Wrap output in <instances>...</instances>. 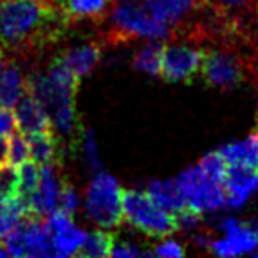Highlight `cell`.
<instances>
[{"instance_id":"obj_21","label":"cell","mask_w":258,"mask_h":258,"mask_svg":"<svg viewBox=\"0 0 258 258\" xmlns=\"http://www.w3.org/2000/svg\"><path fill=\"white\" fill-rule=\"evenodd\" d=\"M161 51H163V44L156 43V39H152V43L144 44L133 57L135 69L142 73H147V75H151V76H159V69H161Z\"/></svg>"},{"instance_id":"obj_27","label":"cell","mask_w":258,"mask_h":258,"mask_svg":"<svg viewBox=\"0 0 258 258\" xmlns=\"http://www.w3.org/2000/svg\"><path fill=\"white\" fill-rule=\"evenodd\" d=\"M83 156H85L87 163H89L90 168L99 170L101 168V161H99V152H97L96 142H94V137L90 131H87L83 135Z\"/></svg>"},{"instance_id":"obj_17","label":"cell","mask_w":258,"mask_h":258,"mask_svg":"<svg viewBox=\"0 0 258 258\" xmlns=\"http://www.w3.org/2000/svg\"><path fill=\"white\" fill-rule=\"evenodd\" d=\"M226 165H239L258 168V133H253L246 140L232 142L219 149Z\"/></svg>"},{"instance_id":"obj_28","label":"cell","mask_w":258,"mask_h":258,"mask_svg":"<svg viewBox=\"0 0 258 258\" xmlns=\"http://www.w3.org/2000/svg\"><path fill=\"white\" fill-rule=\"evenodd\" d=\"M140 254H152V253L138 249V247L131 246L127 242H115L113 247H111L110 256H140Z\"/></svg>"},{"instance_id":"obj_29","label":"cell","mask_w":258,"mask_h":258,"mask_svg":"<svg viewBox=\"0 0 258 258\" xmlns=\"http://www.w3.org/2000/svg\"><path fill=\"white\" fill-rule=\"evenodd\" d=\"M152 254H161V256H182L184 254V247L180 246L175 240H166V242L159 244Z\"/></svg>"},{"instance_id":"obj_23","label":"cell","mask_w":258,"mask_h":258,"mask_svg":"<svg viewBox=\"0 0 258 258\" xmlns=\"http://www.w3.org/2000/svg\"><path fill=\"white\" fill-rule=\"evenodd\" d=\"M0 197L4 204L18 200V170L9 163L0 165Z\"/></svg>"},{"instance_id":"obj_20","label":"cell","mask_w":258,"mask_h":258,"mask_svg":"<svg viewBox=\"0 0 258 258\" xmlns=\"http://www.w3.org/2000/svg\"><path fill=\"white\" fill-rule=\"evenodd\" d=\"M39 166L29 159L18 166V200L23 207V212H29V200L34 195L39 182Z\"/></svg>"},{"instance_id":"obj_26","label":"cell","mask_w":258,"mask_h":258,"mask_svg":"<svg viewBox=\"0 0 258 258\" xmlns=\"http://www.w3.org/2000/svg\"><path fill=\"white\" fill-rule=\"evenodd\" d=\"M80 205V198L76 189L73 187V184H69L68 179L62 180L60 186V193H58V204H57V211L64 212L68 216H75V212L78 211Z\"/></svg>"},{"instance_id":"obj_18","label":"cell","mask_w":258,"mask_h":258,"mask_svg":"<svg viewBox=\"0 0 258 258\" xmlns=\"http://www.w3.org/2000/svg\"><path fill=\"white\" fill-rule=\"evenodd\" d=\"M147 193L156 204L170 212H177L186 205L175 180H152L147 186Z\"/></svg>"},{"instance_id":"obj_9","label":"cell","mask_w":258,"mask_h":258,"mask_svg":"<svg viewBox=\"0 0 258 258\" xmlns=\"http://www.w3.org/2000/svg\"><path fill=\"white\" fill-rule=\"evenodd\" d=\"M57 165H46L41 166L39 172V182L34 191V195L29 200V212L27 214L39 216V218H48L51 212L57 211L58 204V193L64 177L57 170Z\"/></svg>"},{"instance_id":"obj_8","label":"cell","mask_w":258,"mask_h":258,"mask_svg":"<svg viewBox=\"0 0 258 258\" xmlns=\"http://www.w3.org/2000/svg\"><path fill=\"white\" fill-rule=\"evenodd\" d=\"M46 230L50 235L51 256L76 254L85 239V233L73 223V216H68L60 211L51 212L46 218Z\"/></svg>"},{"instance_id":"obj_4","label":"cell","mask_w":258,"mask_h":258,"mask_svg":"<svg viewBox=\"0 0 258 258\" xmlns=\"http://www.w3.org/2000/svg\"><path fill=\"white\" fill-rule=\"evenodd\" d=\"M85 212L101 228H118L124 221L120 184L108 173H97L87 187Z\"/></svg>"},{"instance_id":"obj_25","label":"cell","mask_w":258,"mask_h":258,"mask_svg":"<svg viewBox=\"0 0 258 258\" xmlns=\"http://www.w3.org/2000/svg\"><path fill=\"white\" fill-rule=\"evenodd\" d=\"M198 166H200L211 179H214L223 184V177H225V172H226V168H228V165H226L225 158H223L219 151L205 154L204 158L200 159Z\"/></svg>"},{"instance_id":"obj_30","label":"cell","mask_w":258,"mask_h":258,"mask_svg":"<svg viewBox=\"0 0 258 258\" xmlns=\"http://www.w3.org/2000/svg\"><path fill=\"white\" fill-rule=\"evenodd\" d=\"M6 163V137H0V165Z\"/></svg>"},{"instance_id":"obj_3","label":"cell","mask_w":258,"mask_h":258,"mask_svg":"<svg viewBox=\"0 0 258 258\" xmlns=\"http://www.w3.org/2000/svg\"><path fill=\"white\" fill-rule=\"evenodd\" d=\"M122 218L129 226L152 239H163L177 232L173 212L156 204L147 191L122 189Z\"/></svg>"},{"instance_id":"obj_12","label":"cell","mask_w":258,"mask_h":258,"mask_svg":"<svg viewBox=\"0 0 258 258\" xmlns=\"http://www.w3.org/2000/svg\"><path fill=\"white\" fill-rule=\"evenodd\" d=\"M204 0H144V6L156 20L173 29V36L200 9Z\"/></svg>"},{"instance_id":"obj_24","label":"cell","mask_w":258,"mask_h":258,"mask_svg":"<svg viewBox=\"0 0 258 258\" xmlns=\"http://www.w3.org/2000/svg\"><path fill=\"white\" fill-rule=\"evenodd\" d=\"M242 34L247 46H249L251 58H253V68H254L253 80L258 83V9L251 16H247V20L244 22Z\"/></svg>"},{"instance_id":"obj_14","label":"cell","mask_w":258,"mask_h":258,"mask_svg":"<svg viewBox=\"0 0 258 258\" xmlns=\"http://www.w3.org/2000/svg\"><path fill=\"white\" fill-rule=\"evenodd\" d=\"M55 2L60 6L73 25L90 22L96 27L108 15L113 0H55Z\"/></svg>"},{"instance_id":"obj_22","label":"cell","mask_w":258,"mask_h":258,"mask_svg":"<svg viewBox=\"0 0 258 258\" xmlns=\"http://www.w3.org/2000/svg\"><path fill=\"white\" fill-rule=\"evenodd\" d=\"M30 159V149L27 137L15 129L11 135L6 137V163L13 166H20Z\"/></svg>"},{"instance_id":"obj_5","label":"cell","mask_w":258,"mask_h":258,"mask_svg":"<svg viewBox=\"0 0 258 258\" xmlns=\"http://www.w3.org/2000/svg\"><path fill=\"white\" fill-rule=\"evenodd\" d=\"M204 51V44L197 41L173 37L168 44H163L159 76L172 83H191L200 75Z\"/></svg>"},{"instance_id":"obj_32","label":"cell","mask_w":258,"mask_h":258,"mask_svg":"<svg viewBox=\"0 0 258 258\" xmlns=\"http://www.w3.org/2000/svg\"><path fill=\"white\" fill-rule=\"evenodd\" d=\"M6 64H8V58H6V57H4V55L0 53V75H2V71H4Z\"/></svg>"},{"instance_id":"obj_19","label":"cell","mask_w":258,"mask_h":258,"mask_svg":"<svg viewBox=\"0 0 258 258\" xmlns=\"http://www.w3.org/2000/svg\"><path fill=\"white\" fill-rule=\"evenodd\" d=\"M115 244V235L110 230H94L85 235L82 246L78 247L76 254L80 256H110L111 247Z\"/></svg>"},{"instance_id":"obj_15","label":"cell","mask_w":258,"mask_h":258,"mask_svg":"<svg viewBox=\"0 0 258 258\" xmlns=\"http://www.w3.org/2000/svg\"><path fill=\"white\" fill-rule=\"evenodd\" d=\"M30 149V159L36 163L37 166H46V165H57L60 163L58 158V137L55 133V129H44L39 133H34L27 137Z\"/></svg>"},{"instance_id":"obj_31","label":"cell","mask_w":258,"mask_h":258,"mask_svg":"<svg viewBox=\"0 0 258 258\" xmlns=\"http://www.w3.org/2000/svg\"><path fill=\"white\" fill-rule=\"evenodd\" d=\"M247 226H249V228L254 232V235L258 237V216H254L253 219H249V221H247Z\"/></svg>"},{"instance_id":"obj_11","label":"cell","mask_w":258,"mask_h":258,"mask_svg":"<svg viewBox=\"0 0 258 258\" xmlns=\"http://www.w3.org/2000/svg\"><path fill=\"white\" fill-rule=\"evenodd\" d=\"M223 189H225L226 205L233 209L242 207L258 189L256 168L228 165L223 177Z\"/></svg>"},{"instance_id":"obj_16","label":"cell","mask_w":258,"mask_h":258,"mask_svg":"<svg viewBox=\"0 0 258 258\" xmlns=\"http://www.w3.org/2000/svg\"><path fill=\"white\" fill-rule=\"evenodd\" d=\"M25 78L27 75L23 73L22 66L8 58V64L0 75V106H15L22 92L25 90Z\"/></svg>"},{"instance_id":"obj_33","label":"cell","mask_w":258,"mask_h":258,"mask_svg":"<svg viewBox=\"0 0 258 258\" xmlns=\"http://www.w3.org/2000/svg\"><path fill=\"white\" fill-rule=\"evenodd\" d=\"M41 2H46V0H41Z\"/></svg>"},{"instance_id":"obj_6","label":"cell","mask_w":258,"mask_h":258,"mask_svg":"<svg viewBox=\"0 0 258 258\" xmlns=\"http://www.w3.org/2000/svg\"><path fill=\"white\" fill-rule=\"evenodd\" d=\"M175 182L187 207L195 209L202 214L218 211L223 205H226L223 184L211 179L198 165L184 170Z\"/></svg>"},{"instance_id":"obj_1","label":"cell","mask_w":258,"mask_h":258,"mask_svg":"<svg viewBox=\"0 0 258 258\" xmlns=\"http://www.w3.org/2000/svg\"><path fill=\"white\" fill-rule=\"evenodd\" d=\"M73 27L55 0H2L0 53L18 64H34L55 50Z\"/></svg>"},{"instance_id":"obj_2","label":"cell","mask_w":258,"mask_h":258,"mask_svg":"<svg viewBox=\"0 0 258 258\" xmlns=\"http://www.w3.org/2000/svg\"><path fill=\"white\" fill-rule=\"evenodd\" d=\"M103 46H118L135 39H172L173 29L156 20L144 0H113L104 20L96 25Z\"/></svg>"},{"instance_id":"obj_10","label":"cell","mask_w":258,"mask_h":258,"mask_svg":"<svg viewBox=\"0 0 258 258\" xmlns=\"http://www.w3.org/2000/svg\"><path fill=\"white\" fill-rule=\"evenodd\" d=\"M13 113H15L16 129L25 137L53 127L46 108L39 103V99L27 87L20 96V99L16 101V104L13 106Z\"/></svg>"},{"instance_id":"obj_7","label":"cell","mask_w":258,"mask_h":258,"mask_svg":"<svg viewBox=\"0 0 258 258\" xmlns=\"http://www.w3.org/2000/svg\"><path fill=\"white\" fill-rule=\"evenodd\" d=\"M223 232L221 239H212L209 249L219 256H237L258 251V237L253 230L235 218H223L218 225Z\"/></svg>"},{"instance_id":"obj_13","label":"cell","mask_w":258,"mask_h":258,"mask_svg":"<svg viewBox=\"0 0 258 258\" xmlns=\"http://www.w3.org/2000/svg\"><path fill=\"white\" fill-rule=\"evenodd\" d=\"M101 44L99 39L89 41V43L76 44V46L66 48L64 51H58L57 57L78 76L80 80L92 73V69L99 64L101 60Z\"/></svg>"}]
</instances>
